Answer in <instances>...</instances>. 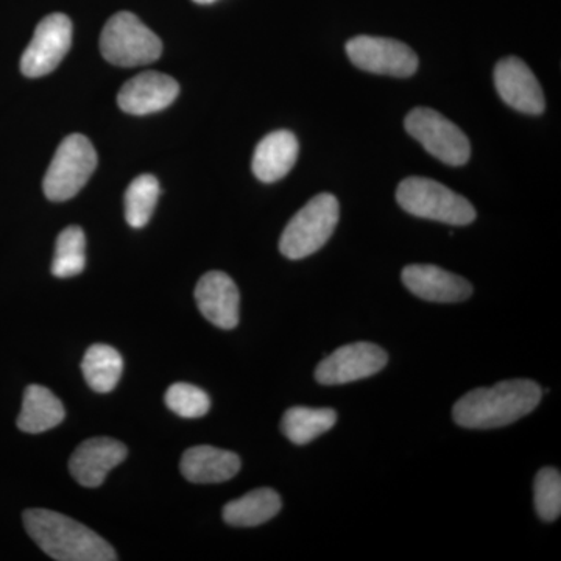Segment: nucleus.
Here are the masks:
<instances>
[{
    "label": "nucleus",
    "instance_id": "b1692460",
    "mask_svg": "<svg viewBox=\"0 0 561 561\" xmlns=\"http://www.w3.org/2000/svg\"><path fill=\"white\" fill-rule=\"evenodd\" d=\"M535 508L546 523L556 522L561 513V476L556 468H542L534 483Z\"/></svg>",
    "mask_w": 561,
    "mask_h": 561
},
{
    "label": "nucleus",
    "instance_id": "7ed1b4c3",
    "mask_svg": "<svg viewBox=\"0 0 561 561\" xmlns=\"http://www.w3.org/2000/svg\"><path fill=\"white\" fill-rule=\"evenodd\" d=\"M341 217L337 198L331 194L313 197L287 224L279 239V251L287 260H305L317 253L334 234Z\"/></svg>",
    "mask_w": 561,
    "mask_h": 561
},
{
    "label": "nucleus",
    "instance_id": "f03ea898",
    "mask_svg": "<svg viewBox=\"0 0 561 561\" xmlns=\"http://www.w3.org/2000/svg\"><path fill=\"white\" fill-rule=\"evenodd\" d=\"M24 527L41 551L58 561H114L108 541L69 516L46 508L24 512Z\"/></svg>",
    "mask_w": 561,
    "mask_h": 561
},
{
    "label": "nucleus",
    "instance_id": "1a4fd4ad",
    "mask_svg": "<svg viewBox=\"0 0 561 561\" xmlns=\"http://www.w3.org/2000/svg\"><path fill=\"white\" fill-rule=\"evenodd\" d=\"M72 44V22L62 13L49 14L39 22L35 35L22 54L21 70L28 79H38L58 68Z\"/></svg>",
    "mask_w": 561,
    "mask_h": 561
},
{
    "label": "nucleus",
    "instance_id": "ddd939ff",
    "mask_svg": "<svg viewBox=\"0 0 561 561\" xmlns=\"http://www.w3.org/2000/svg\"><path fill=\"white\" fill-rule=\"evenodd\" d=\"M128 449L114 438L99 437L81 443L69 460V471L80 485L95 489L108 472L127 459Z\"/></svg>",
    "mask_w": 561,
    "mask_h": 561
},
{
    "label": "nucleus",
    "instance_id": "aec40b11",
    "mask_svg": "<svg viewBox=\"0 0 561 561\" xmlns=\"http://www.w3.org/2000/svg\"><path fill=\"white\" fill-rule=\"evenodd\" d=\"M81 371H83L84 381L92 390L98 393H110L121 381L124 359L119 351L114 350L113 346L98 343L88 348L84 354Z\"/></svg>",
    "mask_w": 561,
    "mask_h": 561
},
{
    "label": "nucleus",
    "instance_id": "a211bd4d",
    "mask_svg": "<svg viewBox=\"0 0 561 561\" xmlns=\"http://www.w3.org/2000/svg\"><path fill=\"white\" fill-rule=\"evenodd\" d=\"M65 416L62 402L46 387L33 383L25 389L16 423L22 432L43 434L61 424Z\"/></svg>",
    "mask_w": 561,
    "mask_h": 561
},
{
    "label": "nucleus",
    "instance_id": "0eeeda50",
    "mask_svg": "<svg viewBox=\"0 0 561 561\" xmlns=\"http://www.w3.org/2000/svg\"><path fill=\"white\" fill-rule=\"evenodd\" d=\"M404 127L427 153L445 164L463 165L470 161V139L437 111L415 108L405 117Z\"/></svg>",
    "mask_w": 561,
    "mask_h": 561
},
{
    "label": "nucleus",
    "instance_id": "a878e982",
    "mask_svg": "<svg viewBox=\"0 0 561 561\" xmlns=\"http://www.w3.org/2000/svg\"><path fill=\"white\" fill-rule=\"evenodd\" d=\"M194 2L202 3V5H208V3L216 2V0H194Z\"/></svg>",
    "mask_w": 561,
    "mask_h": 561
},
{
    "label": "nucleus",
    "instance_id": "4be33fe9",
    "mask_svg": "<svg viewBox=\"0 0 561 561\" xmlns=\"http://www.w3.org/2000/svg\"><path fill=\"white\" fill-rule=\"evenodd\" d=\"M87 267V236L80 227H69L60 232L55 245L51 275L72 278Z\"/></svg>",
    "mask_w": 561,
    "mask_h": 561
},
{
    "label": "nucleus",
    "instance_id": "f3484780",
    "mask_svg": "<svg viewBox=\"0 0 561 561\" xmlns=\"http://www.w3.org/2000/svg\"><path fill=\"white\" fill-rule=\"evenodd\" d=\"M298 140L294 133L273 131L257 144L253 157V173L262 183H275L287 175L297 162Z\"/></svg>",
    "mask_w": 561,
    "mask_h": 561
},
{
    "label": "nucleus",
    "instance_id": "39448f33",
    "mask_svg": "<svg viewBox=\"0 0 561 561\" xmlns=\"http://www.w3.org/2000/svg\"><path fill=\"white\" fill-rule=\"evenodd\" d=\"M103 58L121 68H136L157 61L162 54L161 39L128 11L114 14L101 35Z\"/></svg>",
    "mask_w": 561,
    "mask_h": 561
},
{
    "label": "nucleus",
    "instance_id": "423d86ee",
    "mask_svg": "<svg viewBox=\"0 0 561 561\" xmlns=\"http://www.w3.org/2000/svg\"><path fill=\"white\" fill-rule=\"evenodd\" d=\"M98 168V153L91 140L83 135H70L62 140L43 181V190L50 202H66L76 197Z\"/></svg>",
    "mask_w": 561,
    "mask_h": 561
},
{
    "label": "nucleus",
    "instance_id": "9b49d317",
    "mask_svg": "<svg viewBox=\"0 0 561 561\" xmlns=\"http://www.w3.org/2000/svg\"><path fill=\"white\" fill-rule=\"evenodd\" d=\"M198 311L214 327L234 330L241 317V294L234 280L224 272L203 275L195 287Z\"/></svg>",
    "mask_w": 561,
    "mask_h": 561
},
{
    "label": "nucleus",
    "instance_id": "6e6552de",
    "mask_svg": "<svg viewBox=\"0 0 561 561\" xmlns=\"http://www.w3.org/2000/svg\"><path fill=\"white\" fill-rule=\"evenodd\" d=\"M346 54L356 68L379 76L405 79L419 69L415 51L397 39L357 36L346 44Z\"/></svg>",
    "mask_w": 561,
    "mask_h": 561
},
{
    "label": "nucleus",
    "instance_id": "20e7f679",
    "mask_svg": "<svg viewBox=\"0 0 561 561\" xmlns=\"http://www.w3.org/2000/svg\"><path fill=\"white\" fill-rule=\"evenodd\" d=\"M397 201L405 213L420 219L465 227L476 220V209L470 202L438 181L411 176L401 181Z\"/></svg>",
    "mask_w": 561,
    "mask_h": 561
},
{
    "label": "nucleus",
    "instance_id": "4468645a",
    "mask_svg": "<svg viewBox=\"0 0 561 561\" xmlns=\"http://www.w3.org/2000/svg\"><path fill=\"white\" fill-rule=\"evenodd\" d=\"M180 94V84L160 72H144L122 87L117 103L133 116H146L171 106Z\"/></svg>",
    "mask_w": 561,
    "mask_h": 561
},
{
    "label": "nucleus",
    "instance_id": "6ab92c4d",
    "mask_svg": "<svg viewBox=\"0 0 561 561\" xmlns=\"http://www.w3.org/2000/svg\"><path fill=\"white\" fill-rule=\"evenodd\" d=\"M280 507L283 504L275 490L257 489L239 500L228 502L224 507V519L234 527L261 526L275 518Z\"/></svg>",
    "mask_w": 561,
    "mask_h": 561
},
{
    "label": "nucleus",
    "instance_id": "393cba45",
    "mask_svg": "<svg viewBox=\"0 0 561 561\" xmlns=\"http://www.w3.org/2000/svg\"><path fill=\"white\" fill-rule=\"evenodd\" d=\"M164 401L165 405L181 419H202L210 409L208 393L192 383H173L165 391Z\"/></svg>",
    "mask_w": 561,
    "mask_h": 561
},
{
    "label": "nucleus",
    "instance_id": "9d476101",
    "mask_svg": "<svg viewBox=\"0 0 561 561\" xmlns=\"http://www.w3.org/2000/svg\"><path fill=\"white\" fill-rule=\"evenodd\" d=\"M389 354L370 342L348 343L317 365L316 379L323 386H342L370 378L386 367Z\"/></svg>",
    "mask_w": 561,
    "mask_h": 561
},
{
    "label": "nucleus",
    "instance_id": "5701e85b",
    "mask_svg": "<svg viewBox=\"0 0 561 561\" xmlns=\"http://www.w3.org/2000/svg\"><path fill=\"white\" fill-rule=\"evenodd\" d=\"M160 197V183L153 175H140L125 192V220L131 228L149 224Z\"/></svg>",
    "mask_w": 561,
    "mask_h": 561
},
{
    "label": "nucleus",
    "instance_id": "dca6fc26",
    "mask_svg": "<svg viewBox=\"0 0 561 561\" xmlns=\"http://www.w3.org/2000/svg\"><path fill=\"white\" fill-rule=\"evenodd\" d=\"M181 472L192 483H220L230 481L241 470L238 454L214 448L194 446L181 457Z\"/></svg>",
    "mask_w": 561,
    "mask_h": 561
},
{
    "label": "nucleus",
    "instance_id": "f257e3e1",
    "mask_svg": "<svg viewBox=\"0 0 561 561\" xmlns=\"http://www.w3.org/2000/svg\"><path fill=\"white\" fill-rule=\"evenodd\" d=\"M541 387L530 379H511L468 391L454 404L453 419L467 430H496L529 415L540 404Z\"/></svg>",
    "mask_w": 561,
    "mask_h": 561
},
{
    "label": "nucleus",
    "instance_id": "f8f14e48",
    "mask_svg": "<svg viewBox=\"0 0 561 561\" xmlns=\"http://www.w3.org/2000/svg\"><path fill=\"white\" fill-rule=\"evenodd\" d=\"M494 84L513 110L538 116L546 108L545 94L529 66L516 57L504 58L494 69Z\"/></svg>",
    "mask_w": 561,
    "mask_h": 561
},
{
    "label": "nucleus",
    "instance_id": "412c9836",
    "mask_svg": "<svg viewBox=\"0 0 561 561\" xmlns=\"http://www.w3.org/2000/svg\"><path fill=\"white\" fill-rule=\"evenodd\" d=\"M337 413L332 409L291 408L280 420V431L295 445H308L334 427Z\"/></svg>",
    "mask_w": 561,
    "mask_h": 561
},
{
    "label": "nucleus",
    "instance_id": "2eb2a0df",
    "mask_svg": "<svg viewBox=\"0 0 561 561\" xmlns=\"http://www.w3.org/2000/svg\"><path fill=\"white\" fill-rule=\"evenodd\" d=\"M402 283L421 300L432 302H460L472 295V286L467 279L437 265H408L402 271Z\"/></svg>",
    "mask_w": 561,
    "mask_h": 561
}]
</instances>
